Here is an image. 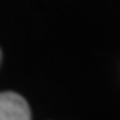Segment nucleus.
Instances as JSON below:
<instances>
[{"instance_id": "f257e3e1", "label": "nucleus", "mask_w": 120, "mask_h": 120, "mask_svg": "<svg viewBox=\"0 0 120 120\" xmlns=\"http://www.w3.org/2000/svg\"><path fill=\"white\" fill-rule=\"evenodd\" d=\"M31 112L25 98L16 92H0V120H28Z\"/></svg>"}, {"instance_id": "f03ea898", "label": "nucleus", "mask_w": 120, "mask_h": 120, "mask_svg": "<svg viewBox=\"0 0 120 120\" xmlns=\"http://www.w3.org/2000/svg\"><path fill=\"white\" fill-rule=\"evenodd\" d=\"M0 59H2V52H0Z\"/></svg>"}]
</instances>
